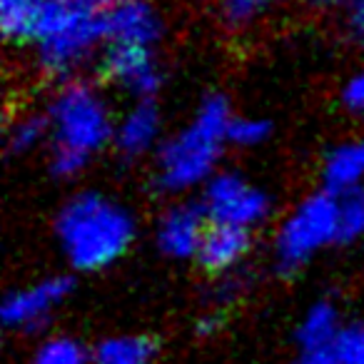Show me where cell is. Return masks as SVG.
Instances as JSON below:
<instances>
[{"mask_svg":"<svg viewBox=\"0 0 364 364\" xmlns=\"http://www.w3.org/2000/svg\"><path fill=\"white\" fill-rule=\"evenodd\" d=\"M50 167L58 177H75L95 152L115 135L105 97L85 82H68L53 97L50 110Z\"/></svg>","mask_w":364,"mask_h":364,"instance_id":"cell-1","label":"cell"},{"mask_svg":"<svg viewBox=\"0 0 364 364\" xmlns=\"http://www.w3.org/2000/svg\"><path fill=\"white\" fill-rule=\"evenodd\" d=\"M135 237L132 215L97 193L73 198L58 215V240L77 269H102L125 255Z\"/></svg>","mask_w":364,"mask_h":364,"instance_id":"cell-2","label":"cell"},{"mask_svg":"<svg viewBox=\"0 0 364 364\" xmlns=\"http://www.w3.org/2000/svg\"><path fill=\"white\" fill-rule=\"evenodd\" d=\"M230 122L232 115L225 97H205L190 125L170 137L157 155V188L165 193H185L208 185L215 177L225 142H230Z\"/></svg>","mask_w":364,"mask_h":364,"instance_id":"cell-3","label":"cell"},{"mask_svg":"<svg viewBox=\"0 0 364 364\" xmlns=\"http://www.w3.org/2000/svg\"><path fill=\"white\" fill-rule=\"evenodd\" d=\"M105 11L85 0H50L36 28V55L41 70L68 77L80 70L105 41Z\"/></svg>","mask_w":364,"mask_h":364,"instance_id":"cell-4","label":"cell"},{"mask_svg":"<svg viewBox=\"0 0 364 364\" xmlns=\"http://www.w3.org/2000/svg\"><path fill=\"white\" fill-rule=\"evenodd\" d=\"M339 240L337 195L317 193L292 210L274 237V257L282 272H297L319 250Z\"/></svg>","mask_w":364,"mask_h":364,"instance_id":"cell-5","label":"cell"},{"mask_svg":"<svg viewBox=\"0 0 364 364\" xmlns=\"http://www.w3.org/2000/svg\"><path fill=\"white\" fill-rule=\"evenodd\" d=\"M203 213L210 225H228V228L252 230L269 213V200L262 190L250 185L240 175L220 172L205 185Z\"/></svg>","mask_w":364,"mask_h":364,"instance_id":"cell-6","label":"cell"},{"mask_svg":"<svg viewBox=\"0 0 364 364\" xmlns=\"http://www.w3.org/2000/svg\"><path fill=\"white\" fill-rule=\"evenodd\" d=\"M102 70L107 80L132 95L137 102L150 100L160 90V68L150 48L135 46H107L102 58Z\"/></svg>","mask_w":364,"mask_h":364,"instance_id":"cell-7","label":"cell"},{"mask_svg":"<svg viewBox=\"0 0 364 364\" xmlns=\"http://www.w3.org/2000/svg\"><path fill=\"white\" fill-rule=\"evenodd\" d=\"M70 294V279L48 277L28 289H16L3 302V322L8 329H36Z\"/></svg>","mask_w":364,"mask_h":364,"instance_id":"cell-8","label":"cell"},{"mask_svg":"<svg viewBox=\"0 0 364 364\" xmlns=\"http://www.w3.org/2000/svg\"><path fill=\"white\" fill-rule=\"evenodd\" d=\"M105 43L110 46H135L152 48L162 33L160 18L147 6V0L135 3H112L102 16Z\"/></svg>","mask_w":364,"mask_h":364,"instance_id":"cell-9","label":"cell"},{"mask_svg":"<svg viewBox=\"0 0 364 364\" xmlns=\"http://www.w3.org/2000/svg\"><path fill=\"white\" fill-rule=\"evenodd\" d=\"M210 228L203 208L177 205L170 208L157 223V247L172 259L198 257L203 237Z\"/></svg>","mask_w":364,"mask_h":364,"instance_id":"cell-10","label":"cell"},{"mask_svg":"<svg viewBox=\"0 0 364 364\" xmlns=\"http://www.w3.org/2000/svg\"><path fill=\"white\" fill-rule=\"evenodd\" d=\"M160 135V112L152 100H140L115 122L112 142L125 157H140L150 152Z\"/></svg>","mask_w":364,"mask_h":364,"instance_id":"cell-11","label":"cell"},{"mask_svg":"<svg viewBox=\"0 0 364 364\" xmlns=\"http://www.w3.org/2000/svg\"><path fill=\"white\" fill-rule=\"evenodd\" d=\"M250 250V232L228 225H210L200 245L198 259L210 272H230L235 269Z\"/></svg>","mask_w":364,"mask_h":364,"instance_id":"cell-12","label":"cell"},{"mask_svg":"<svg viewBox=\"0 0 364 364\" xmlns=\"http://www.w3.org/2000/svg\"><path fill=\"white\" fill-rule=\"evenodd\" d=\"M322 180L327 193L347 195L364 182V140H349L337 145L322 165Z\"/></svg>","mask_w":364,"mask_h":364,"instance_id":"cell-13","label":"cell"},{"mask_svg":"<svg viewBox=\"0 0 364 364\" xmlns=\"http://www.w3.org/2000/svg\"><path fill=\"white\" fill-rule=\"evenodd\" d=\"M342 329L339 312L329 299H319L304 312L302 322L297 329V339L302 344V352H314V349H329Z\"/></svg>","mask_w":364,"mask_h":364,"instance_id":"cell-14","label":"cell"},{"mask_svg":"<svg viewBox=\"0 0 364 364\" xmlns=\"http://www.w3.org/2000/svg\"><path fill=\"white\" fill-rule=\"evenodd\" d=\"M50 0H0V28L13 43L33 41Z\"/></svg>","mask_w":364,"mask_h":364,"instance_id":"cell-15","label":"cell"},{"mask_svg":"<svg viewBox=\"0 0 364 364\" xmlns=\"http://www.w3.org/2000/svg\"><path fill=\"white\" fill-rule=\"evenodd\" d=\"M152 359H155V344L132 334L105 339L92 354L95 364H152Z\"/></svg>","mask_w":364,"mask_h":364,"instance_id":"cell-16","label":"cell"},{"mask_svg":"<svg viewBox=\"0 0 364 364\" xmlns=\"http://www.w3.org/2000/svg\"><path fill=\"white\" fill-rule=\"evenodd\" d=\"M46 137H50V122L48 115L38 112H23L8 125V145L13 152H31L41 145Z\"/></svg>","mask_w":364,"mask_h":364,"instance_id":"cell-17","label":"cell"},{"mask_svg":"<svg viewBox=\"0 0 364 364\" xmlns=\"http://www.w3.org/2000/svg\"><path fill=\"white\" fill-rule=\"evenodd\" d=\"M337 223H339V242H352L364 237V193L339 195L337 198Z\"/></svg>","mask_w":364,"mask_h":364,"instance_id":"cell-18","label":"cell"},{"mask_svg":"<svg viewBox=\"0 0 364 364\" xmlns=\"http://www.w3.org/2000/svg\"><path fill=\"white\" fill-rule=\"evenodd\" d=\"M31 364H87V354L77 339L50 337L36 349Z\"/></svg>","mask_w":364,"mask_h":364,"instance_id":"cell-19","label":"cell"},{"mask_svg":"<svg viewBox=\"0 0 364 364\" xmlns=\"http://www.w3.org/2000/svg\"><path fill=\"white\" fill-rule=\"evenodd\" d=\"M329 354L334 364H364V324H344Z\"/></svg>","mask_w":364,"mask_h":364,"instance_id":"cell-20","label":"cell"},{"mask_svg":"<svg viewBox=\"0 0 364 364\" xmlns=\"http://www.w3.org/2000/svg\"><path fill=\"white\" fill-rule=\"evenodd\" d=\"M274 0H223V18L228 21V26L245 28L262 18Z\"/></svg>","mask_w":364,"mask_h":364,"instance_id":"cell-21","label":"cell"},{"mask_svg":"<svg viewBox=\"0 0 364 364\" xmlns=\"http://www.w3.org/2000/svg\"><path fill=\"white\" fill-rule=\"evenodd\" d=\"M269 135V125L259 117H232L230 122V132H228V140L232 145H240V147H255L259 142H264Z\"/></svg>","mask_w":364,"mask_h":364,"instance_id":"cell-22","label":"cell"},{"mask_svg":"<svg viewBox=\"0 0 364 364\" xmlns=\"http://www.w3.org/2000/svg\"><path fill=\"white\" fill-rule=\"evenodd\" d=\"M342 100L349 110L364 112V70H359L357 75H352L344 85Z\"/></svg>","mask_w":364,"mask_h":364,"instance_id":"cell-23","label":"cell"},{"mask_svg":"<svg viewBox=\"0 0 364 364\" xmlns=\"http://www.w3.org/2000/svg\"><path fill=\"white\" fill-rule=\"evenodd\" d=\"M347 23L352 28L354 38L364 46V0H352V6L347 11Z\"/></svg>","mask_w":364,"mask_h":364,"instance_id":"cell-24","label":"cell"},{"mask_svg":"<svg viewBox=\"0 0 364 364\" xmlns=\"http://www.w3.org/2000/svg\"><path fill=\"white\" fill-rule=\"evenodd\" d=\"M299 364H334L329 349H314V352H302Z\"/></svg>","mask_w":364,"mask_h":364,"instance_id":"cell-25","label":"cell"},{"mask_svg":"<svg viewBox=\"0 0 364 364\" xmlns=\"http://www.w3.org/2000/svg\"><path fill=\"white\" fill-rule=\"evenodd\" d=\"M307 3L314 8H319V11H334V8L352 6V0H307Z\"/></svg>","mask_w":364,"mask_h":364,"instance_id":"cell-26","label":"cell"},{"mask_svg":"<svg viewBox=\"0 0 364 364\" xmlns=\"http://www.w3.org/2000/svg\"><path fill=\"white\" fill-rule=\"evenodd\" d=\"M115 3H135V0H115Z\"/></svg>","mask_w":364,"mask_h":364,"instance_id":"cell-27","label":"cell"}]
</instances>
